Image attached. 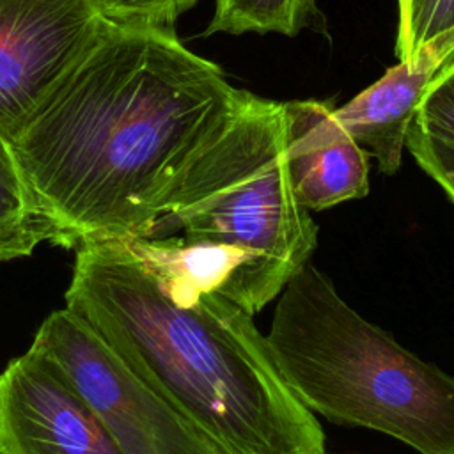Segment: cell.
<instances>
[{
  "instance_id": "obj_1",
  "label": "cell",
  "mask_w": 454,
  "mask_h": 454,
  "mask_svg": "<svg viewBox=\"0 0 454 454\" xmlns=\"http://www.w3.org/2000/svg\"><path fill=\"white\" fill-rule=\"evenodd\" d=\"M245 90L170 27L110 23L9 140L46 239L147 238Z\"/></svg>"
},
{
  "instance_id": "obj_2",
  "label": "cell",
  "mask_w": 454,
  "mask_h": 454,
  "mask_svg": "<svg viewBox=\"0 0 454 454\" xmlns=\"http://www.w3.org/2000/svg\"><path fill=\"white\" fill-rule=\"evenodd\" d=\"M66 307L223 454H326L316 415L282 378L250 312L222 293L168 301L119 241L74 250Z\"/></svg>"
},
{
  "instance_id": "obj_3",
  "label": "cell",
  "mask_w": 454,
  "mask_h": 454,
  "mask_svg": "<svg viewBox=\"0 0 454 454\" xmlns=\"http://www.w3.org/2000/svg\"><path fill=\"white\" fill-rule=\"evenodd\" d=\"M266 340L314 413L392 436L419 454H454V376L360 316L310 261L275 298Z\"/></svg>"
},
{
  "instance_id": "obj_4",
  "label": "cell",
  "mask_w": 454,
  "mask_h": 454,
  "mask_svg": "<svg viewBox=\"0 0 454 454\" xmlns=\"http://www.w3.org/2000/svg\"><path fill=\"white\" fill-rule=\"evenodd\" d=\"M172 234L245 254L222 294L252 316L310 261L317 225L291 186L282 103L245 90L236 115L186 170L147 238Z\"/></svg>"
},
{
  "instance_id": "obj_5",
  "label": "cell",
  "mask_w": 454,
  "mask_h": 454,
  "mask_svg": "<svg viewBox=\"0 0 454 454\" xmlns=\"http://www.w3.org/2000/svg\"><path fill=\"white\" fill-rule=\"evenodd\" d=\"M30 348L64 372L122 454H223L67 307L41 323Z\"/></svg>"
},
{
  "instance_id": "obj_6",
  "label": "cell",
  "mask_w": 454,
  "mask_h": 454,
  "mask_svg": "<svg viewBox=\"0 0 454 454\" xmlns=\"http://www.w3.org/2000/svg\"><path fill=\"white\" fill-rule=\"evenodd\" d=\"M105 25L90 0H0V133L7 140Z\"/></svg>"
},
{
  "instance_id": "obj_7",
  "label": "cell",
  "mask_w": 454,
  "mask_h": 454,
  "mask_svg": "<svg viewBox=\"0 0 454 454\" xmlns=\"http://www.w3.org/2000/svg\"><path fill=\"white\" fill-rule=\"evenodd\" d=\"M0 454H122L64 372L28 348L0 372Z\"/></svg>"
},
{
  "instance_id": "obj_8",
  "label": "cell",
  "mask_w": 454,
  "mask_h": 454,
  "mask_svg": "<svg viewBox=\"0 0 454 454\" xmlns=\"http://www.w3.org/2000/svg\"><path fill=\"white\" fill-rule=\"evenodd\" d=\"M286 163L293 192L309 211L362 199L369 192V154L346 133L325 103L287 101Z\"/></svg>"
},
{
  "instance_id": "obj_9",
  "label": "cell",
  "mask_w": 454,
  "mask_h": 454,
  "mask_svg": "<svg viewBox=\"0 0 454 454\" xmlns=\"http://www.w3.org/2000/svg\"><path fill=\"white\" fill-rule=\"evenodd\" d=\"M454 59V34L429 41L413 59L399 60L378 82L333 110L346 133L372 158L378 170H399L406 131L442 67Z\"/></svg>"
},
{
  "instance_id": "obj_10",
  "label": "cell",
  "mask_w": 454,
  "mask_h": 454,
  "mask_svg": "<svg viewBox=\"0 0 454 454\" xmlns=\"http://www.w3.org/2000/svg\"><path fill=\"white\" fill-rule=\"evenodd\" d=\"M153 277L161 294L181 309L204 294L222 293L245 266V254L207 238L172 234L119 241Z\"/></svg>"
},
{
  "instance_id": "obj_11",
  "label": "cell",
  "mask_w": 454,
  "mask_h": 454,
  "mask_svg": "<svg viewBox=\"0 0 454 454\" xmlns=\"http://www.w3.org/2000/svg\"><path fill=\"white\" fill-rule=\"evenodd\" d=\"M44 225L11 142L0 133V262L32 255Z\"/></svg>"
},
{
  "instance_id": "obj_12",
  "label": "cell",
  "mask_w": 454,
  "mask_h": 454,
  "mask_svg": "<svg viewBox=\"0 0 454 454\" xmlns=\"http://www.w3.org/2000/svg\"><path fill=\"white\" fill-rule=\"evenodd\" d=\"M317 16L316 0H215L206 35L215 32L296 35Z\"/></svg>"
},
{
  "instance_id": "obj_13",
  "label": "cell",
  "mask_w": 454,
  "mask_h": 454,
  "mask_svg": "<svg viewBox=\"0 0 454 454\" xmlns=\"http://www.w3.org/2000/svg\"><path fill=\"white\" fill-rule=\"evenodd\" d=\"M454 34V0H399L395 51L410 60L429 41Z\"/></svg>"
},
{
  "instance_id": "obj_14",
  "label": "cell",
  "mask_w": 454,
  "mask_h": 454,
  "mask_svg": "<svg viewBox=\"0 0 454 454\" xmlns=\"http://www.w3.org/2000/svg\"><path fill=\"white\" fill-rule=\"evenodd\" d=\"M110 23L170 27L197 0H90Z\"/></svg>"
},
{
  "instance_id": "obj_15",
  "label": "cell",
  "mask_w": 454,
  "mask_h": 454,
  "mask_svg": "<svg viewBox=\"0 0 454 454\" xmlns=\"http://www.w3.org/2000/svg\"><path fill=\"white\" fill-rule=\"evenodd\" d=\"M406 149L454 204V144L426 133L413 121L406 131Z\"/></svg>"
},
{
  "instance_id": "obj_16",
  "label": "cell",
  "mask_w": 454,
  "mask_h": 454,
  "mask_svg": "<svg viewBox=\"0 0 454 454\" xmlns=\"http://www.w3.org/2000/svg\"><path fill=\"white\" fill-rule=\"evenodd\" d=\"M413 121L426 133L454 144V59L433 80Z\"/></svg>"
}]
</instances>
